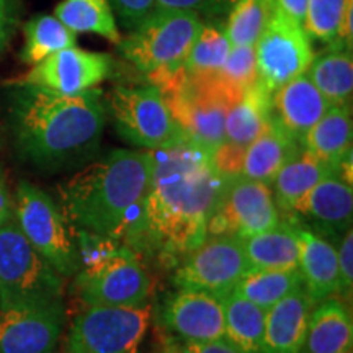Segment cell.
I'll return each instance as SVG.
<instances>
[{"mask_svg": "<svg viewBox=\"0 0 353 353\" xmlns=\"http://www.w3.org/2000/svg\"><path fill=\"white\" fill-rule=\"evenodd\" d=\"M151 183L123 241L136 254L176 259L196 249L226 188L211 152L182 136L154 149Z\"/></svg>", "mask_w": 353, "mask_h": 353, "instance_id": "1", "label": "cell"}, {"mask_svg": "<svg viewBox=\"0 0 353 353\" xmlns=\"http://www.w3.org/2000/svg\"><path fill=\"white\" fill-rule=\"evenodd\" d=\"M8 123L17 149L41 169H64L94 157L107 125L100 88L63 95L19 82L10 97Z\"/></svg>", "mask_w": 353, "mask_h": 353, "instance_id": "2", "label": "cell"}, {"mask_svg": "<svg viewBox=\"0 0 353 353\" xmlns=\"http://www.w3.org/2000/svg\"><path fill=\"white\" fill-rule=\"evenodd\" d=\"M152 169V151L117 149L65 180L59 206L72 231L123 241L148 193Z\"/></svg>", "mask_w": 353, "mask_h": 353, "instance_id": "3", "label": "cell"}, {"mask_svg": "<svg viewBox=\"0 0 353 353\" xmlns=\"http://www.w3.org/2000/svg\"><path fill=\"white\" fill-rule=\"evenodd\" d=\"M79 252L76 288L85 306H138L148 301L151 278L139 254L120 241L74 231Z\"/></svg>", "mask_w": 353, "mask_h": 353, "instance_id": "4", "label": "cell"}, {"mask_svg": "<svg viewBox=\"0 0 353 353\" xmlns=\"http://www.w3.org/2000/svg\"><path fill=\"white\" fill-rule=\"evenodd\" d=\"M203 21L193 12H151L120 39L118 51L151 79L174 74L182 69Z\"/></svg>", "mask_w": 353, "mask_h": 353, "instance_id": "5", "label": "cell"}, {"mask_svg": "<svg viewBox=\"0 0 353 353\" xmlns=\"http://www.w3.org/2000/svg\"><path fill=\"white\" fill-rule=\"evenodd\" d=\"M161 92L183 134L208 152L224 143L226 114L244 94L226 85L218 74L190 77L185 70Z\"/></svg>", "mask_w": 353, "mask_h": 353, "instance_id": "6", "label": "cell"}, {"mask_svg": "<svg viewBox=\"0 0 353 353\" xmlns=\"http://www.w3.org/2000/svg\"><path fill=\"white\" fill-rule=\"evenodd\" d=\"M64 276L30 244L13 216L0 226V303H63Z\"/></svg>", "mask_w": 353, "mask_h": 353, "instance_id": "7", "label": "cell"}, {"mask_svg": "<svg viewBox=\"0 0 353 353\" xmlns=\"http://www.w3.org/2000/svg\"><path fill=\"white\" fill-rule=\"evenodd\" d=\"M13 219L34 249L57 273L72 276L79 270L77 242L61 206L30 182H20L13 196Z\"/></svg>", "mask_w": 353, "mask_h": 353, "instance_id": "8", "label": "cell"}, {"mask_svg": "<svg viewBox=\"0 0 353 353\" xmlns=\"http://www.w3.org/2000/svg\"><path fill=\"white\" fill-rule=\"evenodd\" d=\"M152 306H87L74 317L64 353H141Z\"/></svg>", "mask_w": 353, "mask_h": 353, "instance_id": "9", "label": "cell"}, {"mask_svg": "<svg viewBox=\"0 0 353 353\" xmlns=\"http://www.w3.org/2000/svg\"><path fill=\"white\" fill-rule=\"evenodd\" d=\"M113 125L128 143L145 151L164 148L185 136L156 85L117 87L110 99Z\"/></svg>", "mask_w": 353, "mask_h": 353, "instance_id": "10", "label": "cell"}, {"mask_svg": "<svg viewBox=\"0 0 353 353\" xmlns=\"http://www.w3.org/2000/svg\"><path fill=\"white\" fill-rule=\"evenodd\" d=\"M249 270L241 241L232 234L206 236L196 249L187 254L176 268V288L208 291L226 296L236 288L242 275Z\"/></svg>", "mask_w": 353, "mask_h": 353, "instance_id": "11", "label": "cell"}, {"mask_svg": "<svg viewBox=\"0 0 353 353\" xmlns=\"http://www.w3.org/2000/svg\"><path fill=\"white\" fill-rule=\"evenodd\" d=\"M255 56L259 81L272 94L306 72L314 57L311 38L304 26L275 12L255 43Z\"/></svg>", "mask_w": 353, "mask_h": 353, "instance_id": "12", "label": "cell"}, {"mask_svg": "<svg viewBox=\"0 0 353 353\" xmlns=\"http://www.w3.org/2000/svg\"><path fill=\"white\" fill-rule=\"evenodd\" d=\"M280 223V210L272 187L237 176L229 180L208 224V236L232 234L244 237L268 231Z\"/></svg>", "mask_w": 353, "mask_h": 353, "instance_id": "13", "label": "cell"}, {"mask_svg": "<svg viewBox=\"0 0 353 353\" xmlns=\"http://www.w3.org/2000/svg\"><path fill=\"white\" fill-rule=\"evenodd\" d=\"M64 319L63 303H0V353L52 352Z\"/></svg>", "mask_w": 353, "mask_h": 353, "instance_id": "14", "label": "cell"}, {"mask_svg": "<svg viewBox=\"0 0 353 353\" xmlns=\"http://www.w3.org/2000/svg\"><path fill=\"white\" fill-rule=\"evenodd\" d=\"M112 68L113 61L108 54L70 46L34 64L20 82L48 88L56 94L77 95L103 82Z\"/></svg>", "mask_w": 353, "mask_h": 353, "instance_id": "15", "label": "cell"}, {"mask_svg": "<svg viewBox=\"0 0 353 353\" xmlns=\"http://www.w3.org/2000/svg\"><path fill=\"white\" fill-rule=\"evenodd\" d=\"M162 324L172 337L182 341L224 339L223 298L208 291L179 288L167 298Z\"/></svg>", "mask_w": 353, "mask_h": 353, "instance_id": "16", "label": "cell"}, {"mask_svg": "<svg viewBox=\"0 0 353 353\" xmlns=\"http://www.w3.org/2000/svg\"><path fill=\"white\" fill-rule=\"evenodd\" d=\"M290 214L301 216L322 236H339L352 228V182L335 170L324 176L299 200Z\"/></svg>", "mask_w": 353, "mask_h": 353, "instance_id": "17", "label": "cell"}, {"mask_svg": "<svg viewBox=\"0 0 353 353\" xmlns=\"http://www.w3.org/2000/svg\"><path fill=\"white\" fill-rule=\"evenodd\" d=\"M329 108L330 103L306 74L294 77L272 94V118L299 144Z\"/></svg>", "mask_w": 353, "mask_h": 353, "instance_id": "18", "label": "cell"}, {"mask_svg": "<svg viewBox=\"0 0 353 353\" xmlns=\"http://www.w3.org/2000/svg\"><path fill=\"white\" fill-rule=\"evenodd\" d=\"M312 306L304 286H299L267 309L260 353H301Z\"/></svg>", "mask_w": 353, "mask_h": 353, "instance_id": "19", "label": "cell"}, {"mask_svg": "<svg viewBox=\"0 0 353 353\" xmlns=\"http://www.w3.org/2000/svg\"><path fill=\"white\" fill-rule=\"evenodd\" d=\"M299 259L298 270L303 276V285L312 303L334 296L339 293V263L337 247L327 237L311 228L296 226Z\"/></svg>", "mask_w": 353, "mask_h": 353, "instance_id": "20", "label": "cell"}, {"mask_svg": "<svg viewBox=\"0 0 353 353\" xmlns=\"http://www.w3.org/2000/svg\"><path fill=\"white\" fill-rule=\"evenodd\" d=\"M353 347V319L345 299L329 296L311 309L301 353H348Z\"/></svg>", "mask_w": 353, "mask_h": 353, "instance_id": "21", "label": "cell"}, {"mask_svg": "<svg viewBox=\"0 0 353 353\" xmlns=\"http://www.w3.org/2000/svg\"><path fill=\"white\" fill-rule=\"evenodd\" d=\"M301 144L278 126L270 118L265 130L245 148L241 176L270 185L285 162L293 156Z\"/></svg>", "mask_w": 353, "mask_h": 353, "instance_id": "22", "label": "cell"}, {"mask_svg": "<svg viewBox=\"0 0 353 353\" xmlns=\"http://www.w3.org/2000/svg\"><path fill=\"white\" fill-rule=\"evenodd\" d=\"M335 170H339L337 167L312 156L301 145L285 162L272 183L273 200H275L278 210L290 214L294 205L306 195L309 190Z\"/></svg>", "mask_w": 353, "mask_h": 353, "instance_id": "23", "label": "cell"}, {"mask_svg": "<svg viewBox=\"0 0 353 353\" xmlns=\"http://www.w3.org/2000/svg\"><path fill=\"white\" fill-rule=\"evenodd\" d=\"M352 108L350 105H342L330 107L306 132L301 145L312 156L339 169L345 159L352 157Z\"/></svg>", "mask_w": 353, "mask_h": 353, "instance_id": "24", "label": "cell"}, {"mask_svg": "<svg viewBox=\"0 0 353 353\" xmlns=\"http://www.w3.org/2000/svg\"><path fill=\"white\" fill-rule=\"evenodd\" d=\"M270 118L272 92L257 81L229 108L224 121V141L245 149L265 130Z\"/></svg>", "mask_w": 353, "mask_h": 353, "instance_id": "25", "label": "cell"}, {"mask_svg": "<svg viewBox=\"0 0 353 353\" xmlns=\"http://www.w3.org/2000/svg\"><path fill=\"white\" fill-rule=\"evenodd\" d=\"M249 268H298L299 245L293 224L278 223L268 231L239 237Z\"/></svg>", "mask_w": 353, "mask_h": 353, "instance_id": "26", "label": "cell"}, {"mask_svg": "<svg viewBox=\"0 0 353 353\" xmlns=\"http://www.w3.org/2000/svg\"><path fill=\"white\" fill-rule=\"evenodd\" d=\"M304 74L324 95L330 107L350 105L353 94L352 50L330 46L329 51L312 57L311 64Z\"/></svg>", "mask_w": 353, "mask_h": 353, "instance_id": "27", "label": "cell"}, {"mask_svg": "<svg viewBox=\"0 0 353 353\" xmlns=\"http://www.w3.org/2000/svg\"><path fill=\"white\" fill-rule=\"evenodd\" d=\"M224 339L241 353H260L265 325V309L241 294L223 296Z\"/></svg>", "mask_w": 353, "mask_h": 353, "instance_id": "28", "label": "cell"}, {"mask_svg": "<svg viewBox=\"0 0 353 353\" xmlns=\"http://www.w3.org/2000/svg\"><path fill=\"white\" fill-rule=\"evenodd\" d=\"M54 17L74 33H94L114 44L123 38L110 0H63Z\"/></svg>", "mask_w": 353, "mask_h": 353, "instance_id": "29", "label": "cell"}, {"mask_svg": "<svg viewBox=\"0 0 353 353\" xmlns=\"http://www.w3.org/2000/svg\"><path fill=\"white\" fill-rule=\"evenodd\" d=\"M299 286L304 285L298 268L293 270L249 268L232 291L267 311Z\"/></svg>", "mask_w": 353, "mask_h": 353, "instance_id": "30", "label": "cell"}, {"mask_svg": "<svg viewBox=\"0 0 353 353\" xmlns=\"http://www.w3.org/2000/svg\"><path fill=\"white\" fill-rule=\"evenodd\" d=\"M25 43L20 57L25 64L34 65L54 52L76 46L77 33L69 30L54 15H38L23 26Z\"/></svg>", "mask_w": 353, "mask_h": 353, "instance_id": "31", "label": "cell"}, {"mask_svg": "<svg viewBox=\"0 0 353 353\" xmlns=\"http://www.w3.org/2000/svg\"><path fill=\"white\" fill-rule=\"evenodd\" d=\"M231 51L226 28L218 21H203L198 37L183 61V70L190 77L216 76Z\"/></svg>", "mask_w": 353, "mask_h": 353, "instance_id": "32", "label": "cell"}, {"mask_svg": "<svg viewBox=\"0 0 353 353\" xmlns=\"http://www.w3.org/2000/svg\"><path fill=\"white\" fill-rule=\"evenodd\" d=\"M272 13V0H236L224 26L231 46H255Z\"/></svg>", "mask_w": 353, "mask_h": 353, "instance_id": "33", "label": "cell"}, {"mask_svg": "<svg viewBox=\"0 0 353 353\" xmlns=\"http://www.w3.org/2000/svg\"><path fill=\"white\" fill-rule=\"evenodd\" d=\"M350 3H353V0H307L303 25L307 37L334 44L339 25Z\"/></svg>", "mask_w": 353, "mask_h": 353, "instance_id": "34", "label": "cell"}, {"mask_svg": "<svg viewBox=\"0 0 353 353\" xmlns=\"http://www.w3.org/2000/svg\"><path fill=\"white\" fill-rule=\"evenodd\" d=\"M218 77L237 92L254 85L259 81L255 46H231Z\"/></svg>", "mask_w": 353, "mask_h": 353, "instance_id": "35", "label": "cell"}, {"mask_svg": "<svg viewBox=\"0 0 353 353\" xmlns=\"http://www.w3.org/2000/svg\"><path fill=\"white\" fill-rule=\"evenodd\" d=\"M236 0H154L151 12H193L196 15H221L231 10Z\"/></svg>", "mask_w": 353, "mask_h": 353, "instance_id": "36", "label": "cell"}, {"mask_svg": "<svg viewBox=\"0 0 353 353\" xmlns=\"http://www.w3.org/2000/svg\"><path fill=\"white\" fill-rule=\"evenodd\" d=\"M244 151V148L224 141L211 152V164H213L214 170L229 182V180L241 176Z\"/></svg>", "mask_w": 353, "mask_h": 353, "instance_id": "37", "label": "cell"}, {"mask_svg": "<svg viewBox=\"0 0 353 353\" xmlns=\"http://www.w3.org/2000/svg\"><path fill=\"white\" fill-rule=\"evenodd\" d=\"M118 26L131 32L136 28L154 7V0H110Z\"/></svg>", "mask_w": 353, "mask_h": 353, "instance_id": "38", "label": "cell"}, {"mask_svg": "<svg viewBox=\"0 0 353 353\" xmlns=\"http://www.w3.org/2000/svg\"><path fill=\"white\" fill-rule=\"evenodd\" d=\"M159 353H241L236 347H232L226 339L218 341H182L176 337H167L162 342V348Z\"/></svg>", "mask_w": 353, "mask_h": 353, "instance_id": "39", "label": "cell"}, {"mask_svg": "<svg viewBox=\"0 0 353 353\" xmlns=\"http://www.w3.org/2000/svg\"><path fill=\"white\" fill-rule=\"evenodd\" d=\"M339 263V293L342 299H352L353 291V231L348 228L342 234L341 244L337 247Z\"/></svg>", "mask_w": 353, "mask_h": 353, "instance_id": "40", "label": "cell"}, {"mask_svg": "<svg viewBox=\"0 0 353 353\" xmlns=\"http://www.w3.org/2000/svg\"><path fill=\"white\" fill-rule=\"evenodd\" d=\"M17 25L15 0H0V52L10 41Z\"/></svg>", "mask_w": 353, "mask_h": 353, "instance_id": "41", "label": "cell"}, {"mask_svg": "<svg viewBox=\"0 0 353 353\" xmlns=\"http://www.w3.org/2000/svg\"><path fill=\"white\" fill-rule=\"evenodd\" d=\"M273 12L280 13L298 25H304L307 0H272Z\"/></svg>", "mask_w": 353, "mask_h": 353, "instance_id": "42", "label": "cell"}, {"mask_svg": "<svg viewBox=\"0 0 353 353\" xmlns=\"http://www.w3.org/2000/svg\"><path fill=\"white\" fill-rule=\"evenodd\" d=\"M13 216V198L8 192L6 176L0 170V226Z\"/></svg>", "mask_w": 353, "mask_h": 353, "instance_id": "43", "label": "cell"}, {"mask_svg": "<svg viewBox=\"0 0 353 353\" xmlns=\"http://www.w3.org/2000/svg\"><path fill=\"white\" fill-rule=\"evenodd\" d=\"M48 353H56V352H54V350H52V352H48Z\"/></svg>", "mask_w": 353, "mask_h": 353, "instance_id": "44", "label": "cell"}, {"mask_svg": "<svg viewBox=\"0 0 353 353\" xmlns=\"http://www.w3.org/2000/svg\"><path fill=\"white\" fill-rule=\"evenodd\" d=\"M348 353H352V352H348Z\"/></svg>", "mask_w": 353, "mask_h": 353, "instance_id": "45", "label": "cell"}]
</instances>
